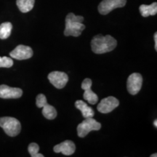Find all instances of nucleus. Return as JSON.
Segmentation results:
<instances>
[{
  "instance_id": "17",
  "label": "nucleus",
  "mask_w": 157,
  "mask_h": 157,
  "mask_svg": "<svg viewBox=\"0 0 157 157\" xmlns=\"http://www.w3.org/2000/svg\"><path fill=\"white\" fill-rule=\"evenodd\" d=\"M13 25L10 22H5L0 25V39H5L10 36Z\"/></svg>"
},
{
  "instance_id": "4",
  "label": "nucleus",
  "mask_w": 157,
  "mask_h": 157,
  "mask_svg": "<svg viewBox=\"0 0 157 157\" xmlns=\"http://www.w3.org/2000/svg\"><path fill=\"white\" fill-rule=\"evenodd\" d=\"M101 128V123L98 122L93 117L87 118L77 126V135L80 137H84L91 131L99 130Z\"/></svg>"
},
{
  "instance_id": "14",
  "label": "nucleus",
  "mask_w": 157,
  "mask_h": 157,
  "mask_svg": "<svg viewBox=\"0 0 157 157\" xmlns=\"http://www.w3.org/2000/svg\"><path fill=\"white\" fill-rule=\"evenodd\" d=\"M75 106L77 109L80 110L82 113V116L84 119L87 118H92L95 115L94 110L90 108L85 102L83 101H76L75 103Z\"/></svg>"
},
{
  "instance_id": "11",
  "label": "nucleus",
  "mask_w": 157,
  "mask_h": 157,
  "mask_svg": "<svg viewBox=\"0 0 157 157\" xmlns=\"http://www.w3.org/2000/svg\"><path fill=\"white\" fill-rule=\"evenodd\" d=\"M92 80L89 78H85L82 83V89L84 90L83 98L90 104L95 105L98 101V97L96 94L91 90Z\"/></svg>"
},
{
  "instance_id": "5",
  "label": "nucleus",
  "mask_w": 157,
  "mask_h": 157,
  "mask_svg": "<svg viewBox=\"0 0 157 157\" xmlns=\"http://www.w3.org/2000/svg\"><path fill=\"white\" fill-rule=\"evenodd\" d=\"M36 105L38 108L42 109V115L46 119H56L57 117V111L52 105H49L47 101V98L44 94H39L36 98Z\"/></svg>"
},
{
  "instance_id": "12",
  "label": "nucleus",
  "mask_w": 157,
  "mask_h": 157,
  "mask_svg": "<svg viewBox=\"0 0 157 157\" xmlns=\"http://www.w3.org/2000/svg\"><path fill=\"white\" fill-rule=\"evenodd\" d=\"M23 95V90L20 88L10 87L5 84L0 85V98L4 99L19 98Z\"/></svg>"
},
{
  "instance_id": "21",
  "label": "nucleus",
  "mask_w": 157,
  "mask_h": 157,
  "mask_svg": "<svg viewBox=\"0 0 157 157\" xmlns=\"http://www.w3.org/2000/svg\"><path fill=\"white\" fill-rule=\"evenodd\" d=\"M154 125L155 126V127H156H156H157V120H156H156L154 121Z\"/></svg>"
},
{
  "instance_id": "10",
  "label": "nucleus",
  "mask_w": 157,
  "mask_h": 157,
  "mask_svg": "<svg viewBox=\"0 0 157 157\" xmlns=\"http://www.w3.org/2000/svg\"><path fill=\"white\" fill-rule=\"evenodd\" d=\"M11 58L16 60H27L33 56V50L30 47L25 45H18L10 53Z\"/></svg>"
},
{
  "instance_id": "15",
  "label": "nucleus",
  "mask_w": 157,
  "mask_h": 157,
  "mask_svg": "<svg viewBox=\"0 0 157 157\" xmlns=\"http://www.w3.org/2000/svg\"><path fill=\"white\" fill-rule=\"evenodd\" d=\"M140 14L143 17H146L150 15H155L157 13V3L154 2L150 5H142L140 6Z\"/></svg>"
},
{
  "instance_id": "7",
  "label": "nucleus",
  "mask_w": 157,
  "mask_h": 157,
  "mask_svg": "<svg viewBox=\"0 0 157 157\" xmlns=\"http://www.w3.org/2000/svg\"><path fill=\"white\" fill-rule=\"evenodd\" d=\"M143 84L142 75L139 73H133L127 78V87L129 93L131 95H137L140 92Z\"/></svg>"
},
{
  "instance_id": "9",
  "label": "nucleus",
  "mask_w": 157,
  "mask_h": 157,
  "mask_svg": "<svg viewBox=\"0 0 157 157\" xmlns=\"http://www.w3.org/2000/svg\"><path fill=\"white\" fill-rule=\"evenodd\" d=\"M48 79L57 89L63 88L68 81L67 74L62 71H52L49 74Z\"/></svg>"
},
{
  "instance_id": "16",
  "label": "nucleus",
  "mask_w": 157,
  "mask_h": 157,
  "mask_svg": "<svg viewBox=\"0 0 157 157\" xmlns=\"http://www.w3.org/2000/svg\"><path fill=\"white\" fill-rule=\"evenodd\" d=\"M35 0H17L16 5L20 11L26 13L31 11L34 6Z\"/></svg>"
},
{
  "instance_id": "20",
  "label": "nucleus",
  "mask_w": 157,
  "mask_h": 157,
  "mask_svg": "<svg viewBox=\"0 0 157 157\" xmlns=\"http://www.w3.org/2000/svg\"><path fill=\"white\" fill-rule=\"evenodd\" d=\"M154 42H155V50L157 51V33L154 34Z\"/></svg>"
},
{
  "instance_id": "13",
  "label": "nucleus",
  "mask_w": 157,
  "mask_h": 157,
  "mask_svg": "<svg viewBox=\"0 0 157 157\" xmlns=\"http://www.w3.org/2000/svg\"><path fill=\"white\" fill-rule=\"evenodd\" d=\"M76 146L73 141L65 140L60 144L54 146L53 151L56 153H62L66 156H70L75 152Z\"/></svg>"
},
{
  "instance_id": "19",
  "label": "nucleus",
  "mask_w": 157,
  "mask_h": 157,
  "mask_svg": "<svg viewBox=\"0 0 157 157\" xmlns=\"http://www.w3.org/2000/svg\"><path fill=\"white\" fill-rule=\"evenodd\" d=\"M13 66V59L6 56L0 57V68H10Z\"/></svg>"
},
{
  "instance_id": "22",
  "label": "nucleus",
  "mask_w": 157,
  "mask_h": 157,
  "mask_svg": "<svg viewBox=\"0 0 157 157\" xmlns=\"http://www.w3.org/2000/svg\"><path fill=\"white\" fill-rule=\"evenodd\" d=\"M156 156H157V154H154L151 155V157H156Z\"/></svg>"
},
{
  "instance_id": "2",
  "label": "nucleus",
  "mask_w": 157,
  "mask_h": 157,
  "mask_svg": "<svg viewBox=\"0 0 157 157\" xmlns=\"http://www.w3.org/2000/svg\"><path fill=\"white\" fill-rule=\"evenodd\" d=\"M84 17L80 15H75L74 13H68L66 17V28L64 30L65 36H73L77 37L82 34L85 29L83 23Z\"/></svg>"
},
{
  "instance_id": "6",
  "label": "nucleus",
  "mask_w": 157,
  "mask_h": 157,
  "mask_svg": "<svg viewBox=\"0 0 157 157\" xmlns=\"http://www.w3.org/2000/svg\"><path fill=\"white\" fill-rule=\"evenodd\" d=\"M127 0H103L98 5V11L101 15H108L114 9L125 6Z\"/></svg>"
},
{
  "instance_id": "18",
  "label": "nucleus",
  "mask_w": 157,
  "mask_h": 157,
  "mask_svg": "<svg viewBox=\"0 0 157 157\" xmlns=\"http://www.w3.org/2000/svg\"><path fill=\"white\" fill-rule=\"evenodd\" d=\"M28 151L30 154L31 156L32 157H43L44 155L42 154H39V146L38 144L35 143H31V144H29Z\"/></svg>"
},
{
  "instance_id": "8",
  "label": "nucleus",
  "mask_w": 157,
  "mask_h": 157,
  "mask_svg": "<svg viewBox=\"0 0 157 157\" xmlns=\"http://www.w3.org/2000/svg\"><path fill=\"white\" fill-rule=\"evenodd\" d=\"M119 105V101L117 98L113 96L103 98L98 105V111L102 113H109L113 111Z\"/></svg>"
},
{
  "instance_id": "1",
  "label": "nucleus",
  "mask_w": 157,
  "mask_h": 157,
  "mask_svg": "<svg viewBox=\"0 0 157 157\" xmlns=\"http://www.w3.org/2000/svg\"><path fill=\"white\" fill-rule=\"evenodd\" d=\"M117 41L111 35L103 36L98 34L94 36L91 41V48L95 54H103L114 50Z\"/></svg>"
},
{
  "instance_id": "3",
  "label": "nucleus",
  "mask_w": 157,
  "mask_h": 157,
  "mask_svg": "<svg viewBox=\"0 0 157 157\" xmlns=\"http://www.w3.org/2000/svg\"><path fill=\"white\" fill-rule=\"evenodd\" d=\"M0 127L10 137L17 136L21 129V122L15 118L9 117L0 118Z\"/></svg>"
}]
</instances>
